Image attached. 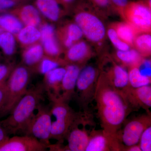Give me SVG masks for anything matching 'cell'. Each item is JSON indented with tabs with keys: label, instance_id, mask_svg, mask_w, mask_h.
<instances>
[{
	"label": "cell",
	"instance_id": "1",
	"mask_svg": "<svg viewBox=\"0 0 151 151\" xmlns=\"http://www.w3.org/2000/svg\"><path fill=\"white\" fill-rule=\"evenodd\" d=\"M94 100L103 132L112 151H121L118 133L130 113V106L123 94L109 83L104 72L98 77Z\"/></svg>",
	"mask_w": 151,
	"mask_h": 151
},
{
	"label": "cell",
	"instance_id": "2",
	"mask_svg": "<svg viewBox=\"0 0 151 151\" xmlns=\"http://www.w3.org/2000/svg\"><path fill=\"white\" fill-rule=\"evenodd\" d=\"M45 91L43 84L28 89L6 119L0 121L9 134L15 135L24 132L43 99Z\"/></svg>",
	"mask_w": 151,
	"mask_h": 151
},
{
	"label": "cell",
	"instance_id": "3",
	"mask_svg": "<svg viewBox=\"0 0 151 151\" xmlns=\"http://www.w3.org/2000/svg\"><path fill=\"white\" fill-rule=\"evenodd\" d=\"M47 92L52 103V115L56 119L52 124L50 137L58 141L63 140L73 124L84 121L83 114L75 112L60 96Z\"/></svg>",
	"mask_w": 151,
	"mask_h": 151
},
{
	"label": "cell",
	"instance_id": "4",
	"mask_svg": "<svg viewBox=\"0 0 151 151\" xmlns=\"http://www.w3.org/2000/svg\"><path fill=\"white\" fill-rule=\"evenodd\" d=\"M29 70L24 66L16 68L6 81V96L0 112V118L8 115L27 91L29 82Z\"/></svg>",
	"mask_w": 151,
	"mask_h": 151
},
{
	"label": "cell",
	"instance_id": "5",
	"mask_svg": "<svg viewBox=\"0 0 151 151\" xmlns=\"http://www.w3.org/2000/svg\"><path fill=\"white\" fill-rule=\"evenodd\" d=\"M99 75L96 68L89 65L82 68L78 76L74 97L85 114L88 113L89 105L94 100Z\"/></svg>",
	"mask_w": 151,
	"mask_h": 151
},
{
	"label": "cell",
	"instance_id": "6",
	"mask_svg": "<svg viewBox=\"0 0 151 151\" xmlns=\"http://www.w3.org/2000/svg\"><path fill=\"white\" fill-rule=\"evenodd\" d=\"M37 110V113L33 116L23 133L49 146L52 124L51 110L40 103Z\"/></svg>",
	"mask_w": 151,
	"mask_h": 151
},
{
	"label": "cell",
	"instance_id": "7",
	"mask_svg": "<svg viewBox=\"0 0 151 151\" xmlns=\"http://www.w3.org/2000/svg\"><path fill=\"white\" fill-rule=\"evenodd\" d=\"M151 116L144 115L132 119L125 125L118 137L121 151L127 147L137 145L143 132L151 126Z\"/></svg>",
	"mask_w": 151,
	"mask_h": 151
},
{
	"label": "cell",
	"instance_id": "8",
	"mask_svg": "<svg viewBox=\"0 0 151 151\" xmlns=\"http://www.w3.org/2000/svg\"><path fill=\"white\" fill-rule=\"evenodd\" d=\"M76 24L82 30L89 40L97 42L105 37L106 30L105 27L99 18L88 12L79 13L75 17Z\"/></svg>",
	"mask_w": 151,
	"mask_h": 151
},
{
	"label": "cell",
	"instance_id": "9",
	"mask_svg": "<svg viewBox=\"0 0 151 151\" xmlns=\"http://www.w3.org/2000/svg\"><path fill=\"white\" fill-rule=\"evenodd\" d=\"M124 15L129 24L135 29L149 31L151 29L150 9L142 3H132L124 8Z\"/></svg>",
	"mask_w": 151,
	"mask_h": 151
},
{
	"label": "cell",
	"instance_id": "10",
	"mask_svg": "<svg viewBox=\"0 0 151 151\" xmlns=\"http://www.w3.org/2000/svg\"><path fill=\"white\" fill-rule=\"evenodd\" d=\"M49 146L32 136H14L0 146V151H44Z\"/></svg>",
	"mask_w": 151,
	"mask_h": 151
},
{
	"label": "cell",
	"instance_id": "11",
	"mask_svg": "<svg viewBox=\"0 0 151 151\" xmlns=\"http://www.w3.org/2000/svg\"><path fill=\"white\" fill-rule=\"evenodd\" d=\"M65 68L61 84L60 97L68 103L75 96L76 82L81 69L79 65L75 64L67 65Z\"/></svg>",
	"mask_w": 151,
	"mask_h": 151
},
{
	"label": "cell",
	"instance_id": "12",
	"mask_svg": "<svg viewBox=\"0 0 151 151\" xmlns=\"http://www.w3.org/2000/svg\"><path fill=\"white\" fill-rule=\"evenodd\" d=\"M124 96L129 106L140 107L148 111L151 107L150 85L137 88L129 87Z\"/></svg>",
	"mask_w": 151,
	"mask_h": 151
},
{
	"label": "cell",
	"instance_id": "13",
	"mask_svg": "<svg viewBox=\"0 0 151 151\" xmlns=\"http://www.w3.org/2000/svg\"><path fill=\"white\" fill-rule=\"evenodd\" d=\"M82 123L73 124L66 136L68 145L64 150L69 151H85L89 142V135L85 128L80 129L78 125Z\"/></svg>",
	"mask_w": 151,
	"mask_h": 151
},
{
	"label": "cell",
	"instance_id": "14",
	"mask_svg": "<svg viewBox=\"0 0 151 151\" xmlns=\"http://www.w3.org/2000/svg\"><path fill=\"white\" fill-rule=\"evenodd\" d=\"M104 73L111 85L124 95L130 87L129 74L126 69L121 65L115 64L108 73Z\"/></svg>",
	"mask_w": 151,
	"mask_h": 151
},
{
	"label": "cell",
	"instance_id": "15",
	"mask_svg": "<svg viewBox=\"0 0 151 151\" xmlns=\"http://www.w3.org/2000/svg\"><path fill=\"white\" fill-rule=\"evenodd\" d=\"M65 70V68L58 67L45 74L43 84L46 92L58 97L60 96L61 84Z\"/></svg>",
	"mask_w": 151,
	"mask_h": 151
},
{
	"label": "cell",
	"instance_id": "16",
	"mask_svg": "<svg viewBox=\"0 0 151 151\" xmlns=\"http://www.w3.org/2000/svg\"><path fill=\"white\" fill-rule=\"evenodd\" d=\"M40 38L46 53L52 56L59 53V49L55 36L54 27L49 24L44 25L40 31Z\"/></svg>",
	"mask_w": 151,
	"mask_h": 151
},
{
	"label": "cell",
	"instance_id": "17",
	"mask_svg": "<svg viewBox=\"0 0 151 151\" xmlns=\"http://www.w3.org/2000/svg\"><path fill=\"white\" fill-rule=\"evenodd\" d=\"M112 151L111 143L103 131L92 132L85 151Z\"/></svg>",
	"mask_w": 151,
	"mask_h": 151
},
{
	"label": "cell",
	"instance_id": "18",
	"mask_svg": "<svg viewBox=\"0 0 151 151\" xmlns=\"http://www.w3.org/2000/svg\"><path fill=\"white\" fill-rule=\"evenodd\" d=\"M89 56V47L84 42H79L69 47L66 55L68 61L74 63H81L86 60Z\"/></svg>",
	"mask_w": 151,
	"mask_h": 151
},
{
	"label": "cell",
	"instance_id": "19",
	"mask_svg": "<svg viewBox=\"0 0 151 151\" xmlns=\"http://www.w3.org/2000/svg\"><path fill=\"white\" fill-rule=\"evenodd\" d=\"M39 10L45 17L52 21H56L59 17L60 9L58 0H36Z\"/></svg>",
	"mask_w": 151,
	"mask_h": 151
},
{
	"label": "cell",
	"instance_id": "20",
	"mask_svg": "<svg viewBox=\"0 0 151 151\" xmlns=\"http://www.w3.org/2000/svg\"><path fill=\"white\" fill-rule=\"evenodd\" d=\"M116 56L122 63L131 68L139 67L143 60L140 53L137 50L130 49L125 51L118 50Z\"/></svg>",
	"mask_w": 151,
	"mask_h": 151
},
{
	"label": "cell",
	"instance_id": "21",
	"mask_svg": "<svg viewBox=\"0 0 151 151\" xmlns=\"http://www.w3.org/2000/svg\"><path fill=\"white\" fill-rule=\"evenodd\" d=\"M43 49L40 45H36L30 47L25 52L23 61L29 67L35 66L41 63L43 57Z\"/></svg>",
	"mask_w": 151,
	"mask_h": 151
},
{
	"label": "cell",
	"instance_id": "22",
	"mask_svg": "<svg viewBox=\"0 0 151 151\" xmlns=\"http://www.w3.org/2000/svg\"><path fill=\"white\" fill-rule=\"evenodd\" d=\"M21 17L22 21L27 26L36 27L40 23V16L38 10L31 5L23 6L21 12Z\"/></svg>",
	"mask_w": 151,
	"mask_h": 151
},
{
	"label": "cell",
	"instance_id": "23",
	"mask_svg": "<svg viewBox=\"0 0 151 151\" xmlns=\"http://www.w3.org/2000/svg\"><path fill=\"white\" fill-rule=\"evenodd\" d=\"M129 74V85L132 88H137L150 85L151 77L143 75L138 67L131 68Z\"/></svg>",
	"mask_w": 151,
	"mask_h": 151
},
{
	"label": "cell",
	"instance_id": "24",
	"mask_svg": "<svg viewBox=\"0 0 151 151\" xmlns=\"http://www.w3.org/2000/svg\"><path fill=\"white\" fill-rule=\"evenodd\" d=\"M0 27L13 34L19 32L23 25L21 22L16 17L5 14L0 15Z\"/></svg>",
	"mask_w": 151,
	"mask_h": 151
},
{
	"label": "cell",
	"instance_id": "25",
	"mask_svg": "<svg viewBox=\"0 0 151 151\" xmlns=\"http://www.w3.org/2000/svg\"><path fill=\"white\" fill-rule=\"evenodd\" d=\"M122 40L129 45L133 44L135 37V29L132 25L122 23L116 25L114 29Z\"/></svg>",
	"mask_w": 151,
	"mask_h": 151
},
{
	"label": "cell",
	"instance_id": "26",
	"mask_svg": "<svg viewBox=\"0 0 151 151\" xmlns=\"http://www.w3.org/2000/svg\"><path fill=\"white\" fill-rule=\"evenodd\" d=\"M41 37L40 32L35 27L27 26L22 28L18 33L19 40L24 44H30L38 40Z\"/></svg>",
	"mask_w": 151,
	"mask_h": 151
},
{
	"label": "cell",
	"instance_id": "27",
	"mask_svg": "<svg viewBox=\"0 0 151 151\" xmlns=\"http://www.w3.org/2000/svg\"><path fill=\"white\" fill-rule=\"evenodd\" d=\"M15 40L12 34L5 32L0 34V47L6 55H12L15 48Z\"/></svg>",
	"mask_w": 151,
	"mask_h": 151
},
{
	"label": "cell",
	"instance_id": "28",
	"mask_svg": "<svg viewBox=\"0 0 151 151\" xmlns=\"http://www.w3.org/2000/svg\"><path fill=\"white\" fill-rule=\"evenodd\" d=\"M138 51L142 55L147 56L151 53V36L148 34L141 35L135 38L134 42Z\"/></svg>",
	"mask_w": 151,
	"mask_h": 151
},
{
	"label": "cell",
	"instance_id": "29",
	"mask_svg": "<svg viewBox=\"0 0 151 151\" xmlns=\"http://www.w3.org/2000/svg\"><path fill=\"white\" fill-rule=\"evenodd\" d=\"M108 35L112 43L118 50L125 51L130 49V45L120 39L114 28L108 30Z\"/></svg>",
	"mask_w": 151,
	"mask_h": 151
},
{
	"label": "cell",
	"instance_id": "30",
	"mask_svg": "<svg viewBox=\"0 0 151 151\" xmlns=\"http://www.w3.org/2000/svg\"><path fill=\"white\" fill-rule=\"evenodd\" d=\"M139 145L142 151H151V127L146 128L141 135Z\"/></svg>",
	"mask_w": 151,
	"mask_h": 151
},
{
	"label": "cell",
	"instance_id": "31",
	"mask_svg": "<svg viewBox=\"0 0 151 151\" xmlns=\"http://www.w3.org/2000/svg\"><path fill=\"white\" fill-rule=\"evenodd\" d=\"M83 35L80 27L76 24L69 25L67 30V36L66 39L73 42L79 40Z\"/></svg>",
	"mask_w": 151,
	"mask_h": 151
},
{
	"label": "cell",
	"instance_id": "32",
	"mask_svg": "<svg viewBox=\"0 0 151 151\" xmlns=\"http://www.w3.org/2000/svg\"><path fill=\"white\" fill-rule=\"evenodd\" d=\"M59 63L56 60L45 58L42 60L40 68L41 72L45 74L54 68L59 67Z\"/></svg>",
	"mask_w": 151,
	"mask_h": 151
},
{
	"label": "cell",
	"instance_id": "33",
	"mask_svg": "<svg viewBox=\"0 0 151 151\" xmlns=\"http://www.w3.org/2000/svg\"><path fill=\"white\" fill-rule=\"evenodd\" d=\"M12 68L6 64H0V85L6 82L7 78L10 75Z\"/></svg>",
	"mask_w": 151,
	"mask_h": 151
},
{
	"label": "cell",
	"instance_id": "34",
	"mask_svg": "<svg viewBox=\"0 0 151 151\" xmlns=\"http://www.w3.org/2000/svg\"><path fill=\"white\" fill-rule=\"evenodd\" d=\"M138 68L142 74L151 77L150 60H143Z\"/></svg>",
	"mask_w": 151,
	"mask_h": 151
},
{
	"label": "cell",
	"instance_id": "35",
	"mask_svg": "<svg viewBox=\"0 0 151 151\" xmlns=\"http://www.w3.org/2000/svg\"><path fill=\"white\" fill-rule=\"evenodd\" d=\"M6 96V82L0 85V112L4 105Z\"/></svg>",
	"mask_w": 151,
	"mask_h": 151
},
{
	"label": "cell",
	"instance_id": "36",
	"mask_svg": "<svg viewBox=\"0 0 151 151\" xmlns=\"http://www.w3.org/2000/svg\"><path fill=\"white\" fill-rule=\"evenodd\" d=\"M9 133L0 122V146L9 138Z\"/></svg>",
	"mask_w": 151,
	"mask_h": 151
},
{
	"label": "cell",
	"instance_id": "37",
	"mask_svg": "<svg viewBox=\"0 0 151 151\" xmlns=\"http://www.w3.org/2000/svg\"><path fill=\"white\" fill-rule=\"evenodd\" d=\"M16 2L13 0H2L0 1V11L12 7Z\"/></svg>",
	"mask_w": 151,
	"mask_h": 151
},
{
	"label": "cell",
	"instance_id": "38",
	"mask_svg": "<svg viewBox=\"0 0 151 151\" xmlns=\"http://www.w3.org/2000/svg\"><path fill=\"white\" fill-rule=\"evenodd\" d=\"M96 5L101 8H105L110 4V0H91Z\"/></svg>",
	"mask_w": 151,
	"mask_h": 151
},
{
	"label": "cell",
	"instance_id": "39",
	"mask_svg": "<svg viewBox=\"0 0 151 151\" xmlns=\"http://www.w3.org/2000/svg\"><path fill=\"white\" fill-rule=\"evenodd\" d=\"M118 7L124 9L128 4V0H111Z\"/></svg>",
	"mask_w": 151,
	"mask_h": 151
},
{
	"label": "cell",
	"instance_id": "40",
	"mask_svg": "<svg viewBox=\"0 0 151 151\" xmlns=\"http://www.w3.org/2000/svg\"><path fill=\"white\" fill-rule=\"evenodd\" d=\"M124 151H141L140 147L139 144L134 145L130 146V147L125 148L124 149Z\"/></svg>",
	"mask_w": 151,
	"mask_h": 151
},
{
	"label": "cell",
	"instance_id": "41",
	"mask_svg": "<svg viewBox=\"0 0 151 151\" xmlns=\"http://www.w3.org/2000/svg\"><path fill=\"white\" fill-rule=\"evenodd\" d=\"M61 1H62V2L63 3L68 4L73 2V1H75V0H61Z\"/></svg>",
	"mask_w": 151,
	"mask_h": 151
},
{
	"label": "cell",
	"instance_id": "42",
	"mask_svg": "<svg viewBox=\"0 0 151 151\" xmlns=\"http://www.w3.org/2000/svg\"><path fill=\"white\" fill-rule=\"evenodd\" d=\"M2 32H3V29L1 28L0 27V34Z\"/></svg>",
	"mask_w": 151,
	"mask_h": 151
},
{
	"label": "cell",
	"instance_id": "43",
	"mask_svg": "<svg viewBox=\"0 0 151 151\" xmlns=\"http://www.w3.org/2000/svg\"><path fill=\"white\" fill-rule=\"evenodd\" d=\"M2 1V0H0V1Z\"/></svg>",
	"mask_w": 151,
	"mask_h": 151
},
{
	"label": "cell",
	"instance_id": "44",
	"mask_svg": "<svg viewBox=\"0 0 151 151\" xmlns=\"http://www.w3.org/2000/svg\"><path fill=\"white\" fill-rule=\"evenodd\" d=\"M13 1H15V0H13Z\"/></svg>",
	"mask_w": 151,
	"mask_h": 151
}]
</instances>
